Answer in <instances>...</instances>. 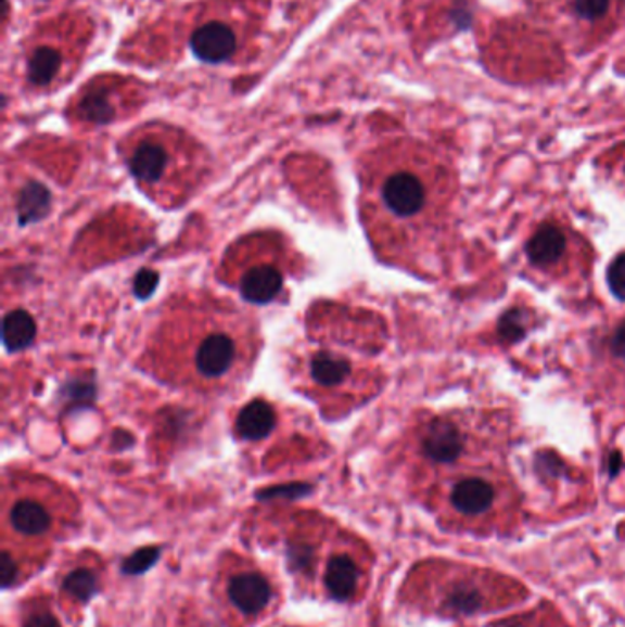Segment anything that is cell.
I'll list each match as a JSON object with an SVG mask.
<instances>
[{
  "label": "cell",
  "instance_id": "1",
  "mask_svg": "<svg viewBox=\"0 0 625 627\" xmlns=\"http://www.w3.org/2000/svg\"><path fill=\"white\" fill-rule=\"evenodd\" d=\"M360 217L380 259L413 267L443 225L454 177L433 149L398 140L369 156L360 175Z\"/></svg>",
  "mask_w": 625,
  "mask_h": 627
},
{
  "label": "cell",
  "instance_id": "2",
  "mask_svg": "<svg viewBox=\"0 0 625 627\" xmlns=\"http://www.w3.org/2000/svg\"><path fill=\"white\" fill-rule=\"evenodd\" d=\"M257 323L207 294L167 303L143 360L156 379L195 393H225L248 379L259 355Z\"/></svg>",
  "mask_w": 625,
  "mask_h": 627
},
{
  "label": "cell",
  "instance_id": "3",
  "mask_svg": "<svg viewBox=\"0 0 625 627\" xmlns=\"http://www.w3.org/2000/svg\"><path fill=\"white\" fill-rule=\"evenodd\" d=\"M371 334L367 314L321 307L310 316L292 360L295 387L329 414L347 413L366 402L378 389L372 360L380 345L367 344Z\"/></svg>",
  "mask_w": 625,
  "mask_h": 627
},
{
  "label": "cell",
  "instance_id": "4",
  "mask_svg": "<svg viewBox=\"0 0 625 627\" xmlns=\"http://www.w3.org/2000/svg\"><path fill=\"white\" fill-rule=\"evenodd\" d=\"M125 162L140 190L164 207L182 206L206 175L195 149L162 130L136 137L125 151Z\"/></svg>",
  "mask_w": 625,
  "mask_h": 627
},
{
  "label": "cell",
  "instance_id": "5",
  "mask_svg": "<svg viewBox=\"0 0 625 627\" xmlns=\"http://www.w3.org/2000/svg\"><path fill=\"white\" fill-rule=\"evenodd\" d=\"M219 278L246 302H276L286 281L294 278V254L279 235H250L231 246Z\"/></svg>",
  "mask_w": 625,
  "mask_h": 627
},
{
  "label": "cell",
  "instance_id": "6",
  "mask_svg": "<svg viewBox=\"0 0 625 627\" xmlns=\"http://www.w3.org/2000/svg\"><path fill=\"white\" fill-rule=\"evenodd\" d=\"M534 12L571 54L585 55L613 39L625 0H532Z\"/></svg>",
  "mask_w": 625,
  "mask_h": 627
},
{
  "label": "cell",
  "instance_id": "7",
  "mask_svg": "<svg viewBox=\"0 0 625 627\" xmlns=\"http://www.w3.org/2000/svg\"><path fill=\"white\" fill-rule=\"evenodd\" d=\"M12 498H7V523L21 538H44L55 525L60 490L47 481H13Z\"/></svg>",
  "mask_w": 625,
  "mask_h": 627
},
{
  "label": "cell",
  "instance_id": "8",
  "mask_svg": "<svg viewBox=\"0 0 625 627\" xmlns=\"http://www.w3.org/2000/svg\"><path fill=\"white\" fill-rule=\"evenodd\" d=\"M525 255L528 265L537 272L560 278L578 260L579 241L565 226L547 220L532 231L525 244Z\"/></svg>",
  "mask_w": 625,
  "mask_h": 627
},
{
  "label": "cell",
  "instance_id": "9",
  "mask_svg": "<svg viewBox=\"0 0 625 627\" xmlns=\"http://www.w3.org/2000/svg\"><path fill=\"white\" fill-rule=\"evenodd\" d=\"M470 435L454 417H435L414 435V453L430 468L455 466L467 457Z\"/></svg>",
  "mask_w": 625,
  "mask_h": 627
},
{
  "label": "cell",
  "instance_id": "10",
  "mask_svg": "<svg viewBox=\"0 0 625 627\" xmlns=\"http://www.w3.org/2000/svg\"><path fill=\"white\" fill-rule=\"evenodd\" d=\"M502 498V485L490 475H460L448 488V507L462 520L488 517Z\"/></svg>",
  "mask_w": 625,
  "mask_h": 627
},
{
  "label": "cell",
  "instance_id": "11",
  "mask_svg": "<svg viewBox=\"0 0 625 627\" xmlns=\"http://www.w3.org/2000/svg\"><path fill=\"white\" fill-rule=\"evenodd\" d=\"M226 598L241 616L257 618L273 602V587L259 568H237L226 580Z\"/></svg>",
  "mask_w": 625,
  "mask_h": 627
},
{
  "label": "cell",
  "instance_id": "12",
  "mask_svg": "<svg viewBox=\"0 0 625 627\" xmlns=\"http://www.w3.org/2000/svg\"><path fill=\"white\" fill-rule=\"evenodd\" d=\"M189 48L196 60L206 65H220L237 52V37L230 26L220 21L199 26L189 39Z\"/></svg>",
  "mask_w": 625,
  "mask_h": 627
},
{
  "label": "cell",
  "instance_id": "13",
  "mask_svg": "<svg viewBox=\"0 0 625 627\" xmlns=\"http://www.w3.org/2000/svg\"><path fill=\"white\" fill-rule=\"evenodd\" d=\"M360 565L350 554H334L324 565V591L337 602L353 598L360 587Z\"/></svg>",
  "mask_w": 625,
  "mask_h": 627
},
{
  "label": "cell",
  "instance_id": "14",
  "mask_svg": "<svg viewBox=\"0 0 625 627\" xmlns=\"http://www.w3.org/2000/svg\"><path fill=\"white\" fill-rule=\"evenodd\" d=\"M490 605V600H486V592L479 587L475 576H460L455 578L449 587L444 591L441 607L449 613H475Z\"/></svg>",
  "mask_w": 625,
  "mask_h": 627
},
{
  "label": "cell",
  "instance_id": "15",
  "mask_svg": "<svg viewBox=\"0 0 625 627\" xmlns=\"http://www.w3.org/2000/svg\"><path fill=\"white\" fill-rule=\"evenodd\" d=\"M276 411L270 404L255 400L246 408L242 409L237 419V435L244 440H259L271 432L276 424Z\"/></svg>",
  "mask_w": 625,
  "mask_h": 627
},
{
  "label": "cell",
  "instance_id": "16",
  "mask_svg": "<svg viewBox=\"0 0 625 627\" xmlns=\"http://www.w3.org/2000/svg\"><path fill=\"white\" fill-rule=\"evenodd\" d=\"M61 63L63 60L55 48H36L28 60V66H26V74H28L30 84L36 85V87H48L58 76V72L61 71Z\"/></svg>",
  "mask_w": 625,
  "mask_h": 627
},
{
  "label": "cell",
  "instance_id": "17",
  "mask_svg": "<svg viewBox=\"0 0 625 627\" xmlns=\"http://www.w3.org/2000/svg\"><path fill=\"white\" fill-rule=\"evenodd\" d=\"M63 587L72 598H76L79 602H87L100 591V581L92 568L79 567L66 576Z\"/></svg>",
  "mask_w": 625,
  "mask_h": 627
},
{
  "label": "cell",
  "instance_id": "18",
  "mask_svg": "<svg viewBox=\"0 0 625 627\" xmlns=\"http://www.w3.org/2000/svg\"><path fill=\"white\" fill-rule=\"evenodd\" d=\"M79 113L84 114V118L94 124H106L114 118V105L111 103L109 92L103 89H95L89 94L85 95L84 101L79 103Z\"/></svg>",
  "mask_w": 625,
  "mask_h": 627
},
{
  "label": "cell",
  "instance_id": "19",
  "mask_svg": "<svg viewBox=\"0 0 625 627\" xmlns=\"http://www.w3.org/2000/svg\"><path fill=\"white\" fill-rule=\"evenodd\" d=\"M605 344H608L609 358L620 369H625V320L613 327V331L609 332Z\"/></svg>",
  "mask_w": 625,
  "mask_h": 627
},
{
  "label": "cell",
  "instance_id": "20",
  "mask_svg": "<svg viewBox=\"0 0 625 627\" xmlns=\"http://www.w3.org/2000/svg\"><path fill=\"white\" fill-rule=\"evenodd\" d=\"M609 289L620 302H625V254L614 257L608 272Z\"/></svg>",
  "mask_w": 625,
  "mask_h": 627
},
{
  "label": "cell",
  "instance_id": "21",
  "mask_svg": "<svg viewBox=\"0 0 625 627\" xmlns=\"http://www.w3.org/2000/svg\"><path fill=\"white\" fill-rule=\"evenodd\" d=\"M156 554L158 551H154V549H143V551L136 552L135 556H130L125 562V571L127 573H143L151 563L156 562V558H158Z\"/></svg>",
  "mask_w": 625,
  "mask_h": 627
},
{
  "label": "cell",
  "instance_id": "22",
  "mask_svg": "<svg viewBox=\"0 0 625 627\" xmlns=\"http://www.w3.org/2000/svg\"><path fill=\"white\" fill-rule=\"evenodd\" d=\"M23 627H61L58 618L48 610H34L28 613Z\"/></svg>",
  "mask_w": 625,
  "mask_h": 627
},
{
  "label": "cell",
  "instance_id": "23",
  "mask_svg": "<svg viewBox=\"0 0 625 627\" xmlns=\"http://www.w3.org/2000/svg\"><path fill=\"white\" fill-rule=\"evenodd\" d=\"M18 580V567L10 552H2V586L12 587Z\"/></svg>",
  "mask_w": 625,
  "mask_h": 627
}]
</instances>
